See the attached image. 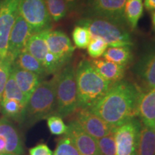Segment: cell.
Returning a JSON list of instances; mask_svg holds the SVG:
<instances>
[{"mask_svg":"<svg viewBox=\"0 0 155 155\" xmlns=\"http://www.w3.org/2000/svg\"><path fill=\"white\" fill-rule=\"evenodd\" d=\"M142 89L136 83L122 80L111 87L106 94L90 108L115 129L137 116V106Z\"/></svg>","mask_w":155,"mask_h":155,"instance_id":"cell-1","label":"cell"},{"mask_svg":"<svg viewBox=\"0 0 155 155\" xmlns=\"http://www.w3.org/2000/svg\"><path fill=\"white\" fill-rule=\"evenodd\" d=\"M75 79L78 108H91L112 86L86 59L79 62L75 68Z\"/></svg>","mask_w":155,"mask_h":155,"instance_id":"cell-2","label":"cell"},{"mask_svg":"<svg viewBox=\"0 0 155 155\" xmlns=\"http://www.w3.org/2000/svg\"><path fill=\"white\" fill-rule=\"evenodd\" d=\"M58 73L49 81H42L28 98L25 106L24 122L28 127L55 115Z\"/></svg>","mask_w":155,"mask_h":155,"instance_id":"cell-3","label":"cell"},{"mask_svg":"<svg viewBox=\"0 0 155 155\" xmlns=\"http://www.w3.org/2000/svg\"><path fill=\"white\" fill-rule=\"evenodd\" d=\"M78 25L88 29L91 38L102 39L108 47H123L133 45V40L126 27L108 19L98 17H84Z\"/></svg>","mask_w":155,"mask_h":155,"instance_id":"cell-4","label":"cell"},{"mask_svg":"<svg viewBox=\"0 0 155 155\" xmlns=\"http://www.w3.org/2000/svg\"><path fill=\"white\" fill-rule=\"evenodd\" d=\"M78 108L75 68L67 64L58 73L56 83V111L55 115L65 118L72 115Z\"/></svg>","mask_w":155,"mask_h":155,"instance_id":"cell-5","label":"cell"},{"mask_svg":"<svg viewBox=\"0 0 155 155\" xmlns=\"http://www.w3.org/2000/svg\"><path fill=\"white\" fill-rule=\"evenodd\" d=\"M127 0H85L86 17L108 19L122 26H127L124 7Z\"/></svg>","mask_w":155,"mask_h":155,"instance_id":"cell-6","label":"cell"},{"mask_svg":"<svg viewBox=\"0 0 155 155\" xmlns=\"http://www.w3.org/2000/svg\"><path fill=\"white\" fill-rule=\"evenodd\" d=\"M19 11V15L30 26L33 34L51 30L53 21L45 0H20Z\"/></svg>","mask_w":155,"mask_h":155,"instance_id":"cell-7","label":"cell"},{"mask_svg":"<svg viewBox=\"0 0 155 155\" xmlns=\"http://www.w3.org/2000/svg\"><path fill=\"white\" fill-rule=\"evenodd\" d=\"M141 125L136 117L114 129L116 155H137Z\"/></svg>","mask_w":155,"mask_h":155,"instance_id":"cell-8","label":"cell"},{"mask_svg":"<svg viewBox=\"0 0 155 155\" xmlns=\"http://www.w3.org/2000/svg\"><path fill=\"white\" fill-rule=\"evenodd\" d=\"M20 0H4L0 9V57L7 56V43L11 30L19 14Z\"/></svg>","mask_w":155,"mask_h":155,"instance_id":"cell-9","label":"cell"},{"mask_svg":"<svg viewBox=\"0 0 155 155\" xmlns=\"http://www.w3.org/2000/svg\"><path fill=\"white\" fill-rule=\"evenodd\" d=\"M32 34L33 32L30 25L19 14L9 35L6 58L14 63L19 54L25 49Z\"/></svg>","mask_w":155,"mask_h":155,"instance_id":"cell-10","label":"cell"},{"mask_svg":"<svg viewBox=\"0 0 155 155\" xmlns=\"http://www.w3.org/2000/svg\"><path fill=\"white\" fill-rule=\"evenodd\" d=\"M48 50L64 67L70 63L75 47L65 32L60 30H48L46 32Z\"/></svg>","mask_w":155,"mask_h":155,"instance_id":"cell-11","label":"cell"},{"mask_svg":"<svg viewBox=\"0 0 155 155\" xmlns=\"http://www.w3.org/2000/svg\"><path fill=\"white\" fill-rule=\"evenodd\" d=\"M75 112L74 121L96 140L114 130L90 108H78Z\"/></svg>","mask_w":155,"mask_h":155,"instance_id":"cell-12","label":"cell"},{"mask_svg":"<svg viewBox=\"0 0 155 155\" xmlns=\"http://www.w3.org/2000/svg\"><path fill=\"white\" fill-rule=\"evenodd\" d=\"M133 73L143 90L155 88V48L141 56L133 68Z\"/></svg>","mask_w":155,"mask_h":155,"instance_id":"cell-13","label":"cell"},{"mask_svg":"<svg viewBox=\"0 0 155 155\" xmlns=\"http://www.w3.org/2000/svg\"><path fill=\"white\" fill-rule=\"evenodd\" d=\"M67 127L65 134L71 139L80 155H100L96 139L86 133L74 120Z\"/></svg>","mask_w":155,"mask_h":155,"instance_id":"cell-14","label":"cell"},{"mask_svg":"<svg viewBox=\"0 0 155 155\" xmlns=\"http://www.w3.org/2000/svg\"><path fill=\"white\" fill-rule=\"evenodd\" d=\"M137 117L143 125L155 129V88L142 89L137 106Z\"/></svg>","mask_w":155,"mask_h":155,"instance_id":"cell-15","label":"cell"},{"mask_svg":"<svg viewBox=\"0 0 155 155\" xmlns=\"http://www.w3.org/2000/svg\"><path fill=\"white\" fill-rule=\"evenodd\" d=\"M0 136L7 142V153L10 155L24 154L22 141L19 133L10 120L6 117L0 119Z\"/></svg>","mask_w":155,"mask_h":155,"instance_id":"cell-16","label":"cell"},{"mask_svg":"<svg viewBox=\"0 0 155 155\" xmlns=\"http://www.w3.org/2000/svg\"><path fill=\"white\" fill-rule=\"evenodd\" d=\"M90 62L98 74L111 86L120 82L124 78L127 67L106 61L104 58L92 60Z\"/></svg>","mask_w":155,"mask_h":155,"instance_id":"cell-17","label":"cell"},{"mask_svg":"<svg viewBox=\"0 0 155 155\" xmlns=\"http://www.w3.org/2000/svg\"><path fill=\"white\" fill-rule=\"evenodd\" d=\"M11 72L17 86L28 100L30 95L42 81V78L36 73L21 68L14 64L12 65Z\"/></svg>","mask_w":155,"mask_h":155,"instance_id":"cell-18","label":"cell"},{"mask_svg":"<svg viewBox=\"0 0 155 155\" xmlns=\"http://www.w3.org/2000/svg\"><path fill=\"white\" fill-rule=\"evenodd\" d=\"M46 32L47 30L32 34L25 48L26 51L38 59L42 64H43L45 56L49 52L46 41Z\"/></svg>","mask_w":155,"mask_h":155,"instance_id":"cell-19","label":"cell"},{"mask_svg":"<svg viewBox=\"0 0 155 155\" xmlns=\"http://www.w3.org/2000/svg\"><path fill=\"white\" fill-rule=\"evenodd\" d=\"M12 64L26 71L36 73L42 78L48 75L43 65L25 49L19 54Z\"/></svg>","mask_w":155,"mask_h":155,"instance_id":"cell-20","label":"cell"},{"mask_svg":"<svg viewBox=\"0 0 155 155\" xmlns=\"http://www.w3.org/2000/svg\"><path fill=\"white\" fill-rule=\"evenodd\" d=\"M104 59L127 67L133 61L134 55L131 47H108L103 55Z\"/></svg>","mask_w":155,"mask_h":155,"instance_id":"cell-21","label":"cell"},{"mask_svg":"<svg viewBox=\"0 0 155 155\" xmlns=\"http://www.w3.org/2000/svg\"><path fill=\"white\" fill-rule=\"evenodd\" d=\"M137 155H155L154 129L141 125Z\"/></svg>","mask_w":155,"mask_h":155,"instance_id":"cell-22","label":"cell"},{"mask_svg":"<svg viewBox=\"0 0 155 155\" xmlns=\"http://www.w3.org/2000/svg\"><path fill=\"white\" fill-rule=\"evenodd\" d=\"M144 12L142 0H127L124 7V18L127 26L135 30Z\"/></svg>","mask_w":155,"mask_h":155,"instance_id":"cell-23","label":"cell"},{"mask_svg":"<svg viewBox=\"0 0 155 155\" xmlns=\"http://www.w3.org/2000/svg\"><path fill=\"white\" fill-rule=\"evenodd\" d=\"M25 108L21 105L17 101L9 99L2 101L0 112L4 117L22 124L24 122Z\"/></svg>","mask_w":155,"mask_h":155,"instance_id":"cell-24","label":"cell"},{"mask_svg":"<svg viewBox=\"0 0 155 155\" xmlns=\"http://www.w3.org/2000/svg\"><path fill=\"white\" fill-rule=\"evenodd\" d=\"M9 99H15L17 101L25 108L28 101L25 95L23 94L19 86H17L11 71L7 83H6L2 101Z\"/></svg>","mask_w":155,"mask_h":155,"instance_id":"cell-25","label":"cell"},{"mask_svg":"<svg viewBox=\"0 0 155 155\" xmlns=\"http://www.w3.org/2000/svg\"><path fill=\"white\" fill-rule=\"evenodd\" d=\"M52 21L58 22L66 17L68 9L65 0H45Z\"/></svg>","mask_w":155,"mask_h":155,"instance_id":"cell-26","label":"cell"},{"mask_svg":"<svg viewBox=\"0 0 155 155\" xmlns=\"http://www.w3.org/2000/svg\"><path fill=\"white\" fill-rule=\"evenodd\" d=\"M73 41L75 48L85 49L88 47L91 41V35L86 27L78 25L75 26L72 32Z\"/></svg>","mask_w":155,"mask_h":155,"instance_id":"cell-27","label":"cell"},{"mask_svg":"<svg viewBox=\"0 0 155 155\" xmlns=\"http://www.w3.org/2000/svg\"><path fill=\"white\" fill-rule=\"evenodd\" d=\"M100 155H116V142L114 130L108 135L97 140Z\"/></svg>","mask_w":155,"mask_h":155,"instance_id":"cell-28","label":"cell"},{"mask_svg":"<svg viewBox=\"0 0 155 155\" xmlns=\"http://www.w3.org/2000/svg\"><path fill=\"white\" fill-rule=\"evenodd\" d=\"M53 155H80L72 141L66 134L59 139Z\"/></svg>","mask_w":155,"mask_h":155,"instance_id":"cell-29","label":"cell"},{"mask_svg":"<svg viewBox=\"0 0 155 155\" xmlns=\"http://www.w3.org/2000/svg\"><path fill=\"white\" fill-rule=\"evenodd\" d=\"M108 48V45L102 39L94 38L91 39V41L87 47V50L91 58L94 59H98L103 56Z\"/></svg>","mask_w":155,"mask_h":155,"instance_id":"cell-30","label":"cell"},{"mask_svg":"<svg viewBox=\"0 0 155 155\" xmlns=\"http://www.w3.org/2000/svg\"><path fill=\"white\" fill-rule=\"evenodd\" d=\"M48 126L50 132L55 135L65 134L67 131V126L64 122L61 116L56 115L50 116L47 119Z\"/></svg>","mask_w":155,"mask_h":155,"instance_id":"cell-31","label":"cell"},{"mask_svg":"<svg viewBox=\"0 0 155 155\" xmlns=\"http://www.w3.org/2000/svg\"><path fill=\"white\" fill-rule=\"evenodd\" d=\"M12 63L8 59L5 58V61L0 66V106H1L2 101V96L5 87L7 83V79L10 74Z\"/></svg>","mask_w":155,"mask_h":155,"instance_id":"cell-32","label":"cell"},{"mask_svg":"<svg viewBox=\"0 0 155 155\" xmlns=\"http://www.w3.org/2000/svg\"><path fill=\"white\" fill-rule=\"evenodd\" d=\"M65 1L68 9V13L71 14H78L85 6V0H65Z\"/></svg>","mask_w":155,"mask_h":155,"instance_id":"cell-33","label":"cell"},{"mask_svg":"<svg viewBox=\"0 0 155 155\" xmlns=\"http://www.w3.org/2000/svg\"><path fill=\"white\" fill-rule=\"evenodd\" d=\"M30 155H53V152L45 144H40L35 147L31 148Z\"/></svg>","mask_w":155,"mask_h":155,"instance_id":"cell-34","label":"cell"},{"mask_svg":"<svg viewBox=\"0 0 155 155\" xmlns=\"http://www.w3.org/2000/svg\"><path fill=\"white\" fill-rule=\"evenodd\" d=\"M0 155H10L7 153V142L1 136H0Z\"/></svg>","mask_w":155,"mask_h":155,"instance_id":"cell-35","label":"cell"},{"mask_svg":"<svg viewBox=\"0 0 155 155\" xmlns=\"http://www.w3.org/2000/svg\"><path fill=\"white\" fill-rule=\"evenodd\" d=\"M144 6L147 10L155 11V0H144Z\"/></svg>","mask_w":155,"mask_h":155,"instance_id":"cell-36","label":"cell"},{"mask_svg":"<svg viewBox=\"0 0 155 155\" xmlns=\"http://www.w3.org/2000/svg\"><path fill=\"white\" fill-rule=\"evenodd\" d=\"M152 22L153 30H154V33H155V11H154L152 12Z\"/></svg>","mask_w":155,"mask_h":155,"instance_id":"cell-37","label":"cell"},{"mask_svg":"<svg viewBox=\"0 0 155 155\" xmlns=\"http://www.w3.org/2000/svg\"><path fill=\"white\" fill-rule=\"evenodd\" d=\"M4 61H5V60H3L2 58L1 57H0V66H1V65H2V63L4 62Z\"/></svg>","mask_w":155,"mask_h":155,"instance_id":"cell-38","label":"cell"},{"mask_svg":"<svg viewBox=\"0 0 155 155\" xmlns=\"http://www.w3.org/2000/svg\"><path fill=\"white\" fill-rule=\"evenodd\" d=\"M3 1H4V0H0V9H1V7H2V3H3Z\"/></svg>","mask_w":155,"mask_h":155,"instance_id":"cell-39","label":"cell"},{"mask_svg":"<svg viewBox=\"0 0 155 155\" xmlns=\"http://www.w3.org/2000/svg\"><path fill=\"white\" fill-rule=\"evenodd\" d=\"M154 132H155V129H154Z\"/></svg>","mask_w":155,"mask_h":155,"instance_id":"cell-40","label":"cell"}]
</instances>
